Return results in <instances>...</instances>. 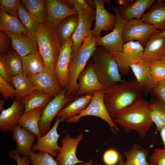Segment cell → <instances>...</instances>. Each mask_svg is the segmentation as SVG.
<instances>
[{"mask_svg":"<svg viewBox=\"0 0 165 165\" xmlns=\"http://www.w3.org/2000/svg\"><path fill=\"white\" fill-rule=\"evenodd\" d=\"M113 122L126 132L135 131L141 139L145 138L153 125L149 103L143 97L121 111Z\"/></svg>","mask_w":165,"mask_h":165,"instance_id":"1","label":"cell"},{"mask_svg":"<svg viewBox=\"0 0 165 165\" xmlns=\"http://www.w3.org/2000/svg\"><path fill=\"white\" fill-rule=\"evenodd\" d=\"M143 95L136 80L125 81L105 90L104 100L107 111L113 119L121 111L143 97Z\"/></svg>","mask_w":165,"mask_h":165,"instance_id":"2","label":"cell"},{"mask_svg":"<svg viewBox=\"0 0 165 165\" xmlns=\"http://www.w3.org/2000/svg\"><path fill=\"white\" fill-rule=\"evenodd\" d=\"M97 38L90 34L84 40L80 47L72 52L68 67V80L66 93L68 96L76 95L78 78L96 48Z\"/></svg>","mask_w":165,"mask_h":165,"instance_id":"3","label":"cell"},{"mask_svg":"<svg viewBox=\"0 0 165 165\" xmlns=\"http://www.w3.org/2000/svg\"><path fill=\"white\" fill-rule=\"evenodd\" d=\"M92 57L95 72L105 90L125 81L122 79L117 64L109 52L101 47L96 48Z\"/></svg>","mask_w":165,"mask_h":165,"instance_id":"4","label":"cell"},{"mask_svg":"<svg viewBox=\"0 0 165 165\" xmlns=\"http://www.w3.org/2000/svg\"><path fill=\"white\" fill-rule=\"evenodd\" d=\"M35 37L46 67L54 71L61 47L55 29L45 23L40 24Z\"/></svg>","mask_w":165,"mask_h":165,"instance_id":"5","label":"cell"},{"mask_svg":"<svg viewBox=\"0 0 165 165\" xmlns=\"http://www.w3.org/2000/svg\"><path fill=\"white\" fill-rule=\"evenodd\" d=\"M105 90L95 91L92 100L87 108L79 115L70 117L66 120L67 123H76L84 116H91L99 117L108 124L111 131L113 133L119 132L116 124L109 114L106 108L104 100Z\"/></svg>","mask_w":165,"mask_h":165,"instance_id":"6","label":"cell"},{"mask_svg":"<svg viewBox=\"0 0 165 165\" xmlns=\"http://www.w3.org/2000/svg\"><path fill=\"white\" fill-rule=\"evenodd\" d=\"M66 91V88L62 93L54 96L42 110L38 123L42 136L50 130L52 120L60 112L77 97L76 95L68 96Z\"/></svg>","mask_w":165,"mask_h":165,"instance_id":"7","label":"cell"},{"mask_svg":"<svg viewBox=\"0 0 165 165\" xmlns=\"http://www.w3.org/2000/svg\"><path fill=\"white\" fill-rule=\"evenodd\" d=\"M140 42L133 41L126 42L123 44L122 52H110L122 75L128 74L131 64L137 63L143 60L144 48Z\"/></svg>","mask_w":165,"mask_h":165,"instance_id":"8","label":"cell"},{"mask_svg":"<svg viewBox=\"0 0 165 165\" xmlns=\"http://www.w3.org/2000/svg\"><path fill=\"white\" fill-rule=\"evenodd\" d=\"M159 30L141 20L132 19L125 21L122 30V40L124 43L136 40L145 45L148 39Z\"/></svg>","mask_w":165,"mask_h":165,"instance_id":"9","label":"cell"},{"mask_svg":"<svg viewBox=\"0 0 165 165\" xmlns=\"http://www.w3.org/2000/svg\"><path fill=\"white\" fill-rule=\"evenodd\" d=\"M112 7L117 18L115 26L110 33L97 38L96 45L109 52H121L124 44L122 39V32L125 21L121 17L117 8L114 6Z\"/></svg>","mask_w":165,"mask_h":165,"instance_id":"10","label":"cell"},{"mask_svg":"<svg viewBox=\"0 0 165 165\" xmlns=\"http://www.w3.org/2000/svg\"><path fill=\"white\" fill-rule=\"evenodd\" d=\"M46 16L45 23L55 29L67 17L78 14L77 11L65 4L62 0H46Z\"/></svg>","mask_w":165,"mask_h":165,"instance_id":"11","label":"cell"},{"mask_svg":"<svg viewBox=\"0 0 165 165\" xmlns=\"http://www.w3.org/2000/svg\"><path fill=\"white\" fill-rule=\"evenodd\" d=\"M28 76L36 90L50 94L54 96L63 91L64 89L61 86L54 71L51 68H46L39 73Z\"/></svg>","mask_w":165,"mask_h":165,"instance_id":"12","label":"cell"},{"mask_svg":"<svg viewBox=\"0 0 165 165\" xmlns=\"http://www.w3.org/2000/svg\"><path fill=\"white\" fill-rule=\"evenodd\" d=\"M82 134L75 138H72L70 134H67L62 139V145L56 159L58 165H75L85 163L76 156V152L79 142L82 139Z\"/></svg>","mask_w":165,"mask_h":165,"instance_id":"13","label":"cell"},{"mask_svg":"<svg viewBox=\"0 0 165 165\" xmlns=\"http://www.w3.org/2000/svg\"><path fill=\"white\" fill-rule=\"evenodd\" d=\"M95 5V24L91 33L96 38L100 36L102 31H112L117 21L116 15L108 12L105 8V3L103 0H94Z\"/></svg>","mask_w":165,"mask_h":165,"instance_id":"14","label":"cell"},{"mask_svg":"<svg viewBox=\"0 0 165 165\" xmlns=\"http://www.w3.org/2000/svg\"><path fill=\"white\" fill-rule=\"evenodd\" d=\"M73 51L72 36L61 46L54 69V72L61 87L66 88L68 80V67Z\"/></svg>","mask_w":165,"mask_h":165,"instance_id":"15","label":"cell"},{"mask_svg":"<svg viewBox=\"0 0 165 165\" xmlns=\"http://www.w3.org/2000/svg\"><path fill=\"white\" fill-rule=\"evenodd\" d=\"M61 122L57 117L52 128L46 134L39 138H37L36 143L31 148L32 151H38L47 153L52 156H57L60 147L57 142L60 135L57 131V128Z\"/></svg>","mask_w":165,"mask_h":165,"instance_id":"16","label":"cell"},{"mask_svg":"<svg viewBox=\"0 0 165 165\" xmlns=\"http://www.w3.org/2000/svg\"><path fill=\"white\" fill-rule=\"evenodd\" d=\"M78 81V88L76 94L77 97L84 94H92L96 90H105L96 75L93 62L89 64L80 73Z\"/></svg>","mask_w":165,"mask_h":165,"instance_id":"17","label":"cell"},{"mask_svg":"<svg viewBox=\"0 0 165 165\" xmlns=\"http://www.w3.org/2000/svg\"><path fill=\"white\" fill-rule=\"evenodd\" d=\"M79 21L77 28L72 36L73 51H77L84 40L91 33V27L95 19V14L81 10L78 11Z\"/></svg>","mask_w":165,"mask_h":165,"instance_id":"18","label":"cell"},{"mask_svg":"<svg viewBox=\"0 0 165 165\" xmlns=\"http://www.w3.org/2000/svg\"><path fill=\"white\" fill-rule=\"evenodd\" d=\"M130 67L144 95H146L158 85V83L152 75L149 63L147 60H143L137 63L131 64Z\"/></svg>","mask_w":165,"mask_h":165,"instance_id":"19","label":"cell"},{"mask_svg":"<svg viewBox=\"0 0 165 165\" xmlns=\"http://www.w3.org/2000/svg\"><path fill=\"white\" fill-rule=\"evenodd\" d=\"M144 48L143 60L149 62L160 60L165 55V36L159 30L147 40Z\"/></svg>","mask_w":165,"mask_h":165,"instance_id":"20","label":"cell"},{"mask_svg":"<svg viewBox=\"0 0 165 165\" xmlns=\"http://www.w3.org/2000/svg\"><path fill=\"white\" fill-rule=\"evenodd\" d=\"M24 112V107L20 101L14 100L11 105L4 109L0 114V131L6 133L12 131L18 125L21 117Z\"/></svg>","mask_w":165,"mask_h":165,"instance_id":"21","label":"cell"},{"mask_svg":"<svg viewBox=\"0 0 165 165\" xmlns=\"http://www.w3.org/2000/svg\"><path fill=\"white\" fill-rule=\"evenodd\" d=\"M6 32L10 37L12 47L21 57L39 53L37 43L34 36L24 33Z\"/></svg>","mask_w":165,"mask_h":165,"instance_id":"22","label":"cell"},{"mask_svg":"<svg viewBox=\"0 0 165 165\" xmlns=\"http://www.w3.org/2000/svg\"><path fill=\"white\" fill-rule=\"evenodd\" d=\"M12 131L11 137L16 143L15 150L20 155L29 157L32 153L31 148L37 137L19 125L15 126Z\"/></svg>","mask_w":165,"mask_h":165,"instance_id":"23","label":"cell"},{"mask_svg":"<svg viewBox=\"0 0 165 165\" xmlns=\"http://www.w3.org/2000/svg\"><path fill=\"white\" fill-rule=\"evenodd\" d=\"M143 22L161 31L165 30V3L163 0L155 2L141 19Z\"/></svg>","mask_w":165,"mask_h":165,"instance_id":"24","label":"cell"},{"mask_svg":"<svg viewBox=\"0 0 165 165\" xmlns=\"http://www.w3.org/2000/svg\"><path fill=\"white\" fill-rule=\"evenodd\" d=\"M155 0H137L127 7L119 6L117 9L123 19L125 21L132 19L141 20L145 11L156 2Z\"/></svg>","mask_w":165,"mask_h":165,"instance_id":"25","label":"cell"},{"mask_svg":"<svg viewBox=\"0 0 165 165\" xmlns=\"http://www.w3.org/2000/svg\"><path fill=\"white\" fill-rule=\"evenodd\" d=\"M92 97V94L77 97L62 109L57 117L60 118L61 122H63L70 117L79 115L87 108Z\"/></svg>","mask_w":165,"mask_h":165,"instance_id":"26","label":"cell"},{"mask_svg":"<svg viewBox=\"0 0 165 165\" xmlns=\"http://www.w3.org/2000/svg\"><path fill=\"white\" fill-rule=\"evenodd\" d=\"M54 97L53 95L35 90L20 102L24 107V112L36 108L44 109Z\"/></svg>","mask_w":165,"mask_h":165,"instance_id":"27","label":"cell"},{"mask_svg":"<svg viewBox=\"0 0 165 165\" xmlns=\"http://www.w3.org/2000/svg\"><path fill=\"white\" fill-rule=\"evenodd\" d=\"M11 82L16 92L15 100L18 101H20L36 90L30 79L23 73L12 76Z\"/></svg>","mask_w":165,"mask_h":165,"instance_id":"28","label":"cell"},{"mask_svg":"<svg viewBox=\"0 0 165 165\" xmlns=\"http://www.w3.org/2000/svg\"><path fill=\"white\" fill-rule=\"evenodd\" d=\"M0 31L31 35L17 16L10 15L0 9Z\"/></svg>","mask_w":165,"mask_h":165,"instance_id":"29","label":"cell"},{"mask_svg":"<svg viewBox=\"0 0 165 165\" xmlns=\"http://www.w3.org/2000/svg\"><path fill=\"white\" fill-rule=\"evenodd\" d=\"M43 109L38 108L24 112L19 121L18 125L35 134L37 138L42 136L38 123Z\"/></svg>","mask_w":165,"mask_h":165,"instance_id":"30","label":"cell"},{"mask_svg":"<svg viewBox=\"0 0 165 165\" xmlns=\"http://www.w3.org/2000/svg\"><path fill=\"white\" fill-rule=\"evenodd\" d=\"M149 151L139 144H133L130 149L124 152L126 161L123 165H151L147 160Z\"/></svg>","mask_w":165,"mask_h":165,"instance_id":"31","label":"cell"},{"mask_svg":"<svg viewBox=\"0 0 165 165\" xmlns=\"http://www.w3.org/2000/svg\"><path fill=\"white\" fill-rule=\"evenodd\" d=\"M78 21V14L72 15L63 20L55 28L56 34L61 46L75 31Z\"/></svg>","mask_w":165,"mask_h":165,"instance_id":"32","label":"cell"},{"mask_svg":"<svg viewBox=\"0 0 165 165\" xmlns=\"http://www.w3.org/2000/svg\"><path fill=\"white\" fill-rule=\"evenodd\" d=\"M23 73L27 76L33 75L46 68L43 60L39 53L22 57Z\"/></svg>","mask_w":165,"mask_h":165,"instance_id":"33","label":"cell"},{"mask_svg":"<svg viewBox=\"0 0 165 165\" xmlns=\"http://www.w3.org/2000/svg\"><path fill=\"white\" fill-rule=\"evenodd\" d=\"M20 1L39 24L45 23L46 16L45 0H22Z\"/></svg>","mask_w":165,"mask_h":165,"instance_id":"34","label":"cell"},{"mask_svg":"<svg viewBox=\"0 0 165 165\" xmlns=\"http://www.w3.org/2000/svg\"><path fill=\"white\" fill-rule=\"evenodd\" d=\"M152 121L156 126V131L160 132L165 125V103L157 98L149 103Z\"/></svg>","mask_w":165,"mask_h":165,"instance_id":"35","label":"cell"},{"mask_svg":"<svg viewBox=\"0 0 165 165\" xmlns=\"http://www.w3.org/2000/svg\"><path fill=\"white\" fill-rule=\"evenodd\" d=\"M3 54L12 77L23 73L22 57L12 46L8 51Z\"/></svg>","mask_w":165,"mask_h":165,"instance_id":"36","label":"cell"},{"mask_svg":"<svg viewBox=\"0 0 165 165\" xmlns=\"http://www.w3.org/2000/svg\"><path fill=\"white\" fill-rule=\"evenodd\" d=\"M17 16L30 33L35 37L40 24L29 13L20 1L17 11Z\"/></svg>","mask_w":165,"mask_h":165,"instance_id":"37","label":"cell"},{"mask_svg":"<svg viewBox=\"0 0 165 165\" xmlns=\"http://www.w3.org/2000/svg\"><path fill=\"white\" fill-rule=\"evenodd\" d=\"M62 1L70 8L76 9L78 12L79 11L84 10L95 14V10L94 9L95 7L94 0H64Z\"/></svg>","mask_w":165,"mask_h":165,"instance_id":"38","label":"cell"},{"mask_svg":"<svg viewBox=\"0 0 165 165\" xmlns=\"http://www.w3.org/2000/svg\"><path fill=\"white\" fill-rule=\"evenodd\" d=\"M29 157L32 165H58L52 156L45 152L32 151Z\"/></svg>","mask_w":165,"mask_h":165,"instance_id":"39","label":"cell"},{"mask_svg":"<svg viewBox=\"0 0 165 165\" xmlns=\"http://www.w3.org/2000/svg\"><path fill=\"white\" fill-rule=\"evenodd\" d=\"M152 75L156 82L165 81V63L157 61L149 62Z\"/></svg>","mask_w":165,"mask_h":165,"instance_id":"40","label":"cell"},{"mask_svg":"<svg viewBox=\"0 0 165 165\" xmlns=\"http://www.w3.org/2000/svg\"><path fill=\"white\" fill-rule=\"evenodd\" d=\"M20 1L0 0V8L9 14L17 16V11Z\"/></svg>","mask_w":165,"mask_h":165,"instance_id":"41","label":"cell"},{"mask_svg":"<svg viewBox=\"0 0 165 165\" xmlns=\"http://www.w3.org/2000/svg\"><path fill=\"white\" fill-rule=\"evenodd\" d=\"M0 92L5 100L9 98H15L16 94L15 89L13 86L0 76Z\"/></svg>","mask_w":165,"mask_h":165,"instance_id":"42","label":"cell"},{"mask_svg":"<svg viewBox=\"0 0 165 165\" xmlns=\"http://www.w3.org/2000/svg\"><path fill=\"white\" fill-rule=\"evenodd\" d=\"M149 160L151 165H165V148H156Z\"/></svg>","mask_w":165,"mask_h":165,"instance_id":"43","label":"cell"},{"mask_svg":"<svg viewBox=\"0 0 165 165\" xmlns=\"http://www.w3.org/2000/svg\"><path fill=\"white\" fill-rule=\"evenodd\" d=\"M120 156L117 150L110 149L107 150L104 154V162L106 165H115L119 161Z\"/></svg>","mask_w":165,"mask_h":165,"instance_id":"44","label":"cell"},{"mask_svg":"<svg viewBox=\"0 0 165 165\" xmlns=\"http://www.w3.org/2000/svg\"><path fill=\"white\" fill-rule=\"evenodd\" d=\"M7 156L10 158L13 159L16 162L17 165H30L31 161L29 156H21L15 150H9Z\"/></svg>","mask_w":165,"mask_h":165,"instance_id":"45","label":"cell"},{"mask_svg":"<svg viewBox=\"0 0 165 165\" xmlns=\"http://www.w3.org/2000/svg\"><path fill=\"white\" fill-rule=\"evenodd\" d=\"M11 41L9 36L5 31H0V52L4 54L11 47Z\"/></svg>","mask_w":165,"mask_h":165,"instance_id":"46","label":"cell"},{"mask_svg":"<svg viewBox=\"0 0 165 165\" xmlns=\"http://www.w3.org/2000/svg\"><path fill=\"white\" fill-rule=\"evenodd\" d=\"M0 76L13 86L11 82L12 76L5 62L3 55L0 54Z\"/></svg>","mask_w":165,"mask_h":165,"instance_id":"47","label":"cell"},{"mask_svg":"<svg viewBox=\"0 0 165 165\" xmlns=\"http://www.w3.org/2000/svg\"><path fill=\"white\" fill-rule=\"evenodd\" d=\"M150 92L157 98L165 103V81L159 82Z\"/></svg>","mask_w":165,"mask_h":165,"instance_id":"48","label":"cell"},{"mask_svg":"<svg viewBox=\"0 0 165 165\" xmlns=\"http://www.w3.org/2000/svg\"><path fill=\"white\" fill-rule=\"evenodd\" d=\"M118 4L123 5V6L127 7L130 6L134 3V0H118L116 1Z\"/></svg>","mask_w":165,"mask_h":165,"instance_id":"49","label":"cell"},{"mask_svg":"<svg viewBox=\"0 0 165 165\" xmlns=\"http://www.w3.org/2000/svg\"><path fill=\"white\" fill-rule=\"evenodd\" d=\"M160 133L163 143L164 148H165V125L162 128Z\"/></svg>","mask_w":165,"mask_h":165,"instance_id":"50","label":"cell"},{"mask_svg":"<svg viewBox=\"0 0 165 165\" xmlns=\"http://www.w3.org/2000/svg\"><path fill=\"white\" fill-rule=\"evenodd\" d=\"M5 102V101L4 100H0V112H1L4 109V105Z\"/></svg>","mask_w":165,"mask_h":165,"instance_id":"51","label":"cell"},{"mask_svg":"<svg viewBox=\"0 0 165 165\" xmlns=\"http://www.w3.org/2000/svg\"><path fill=\"white\" fill-rule=\"evenodd\" d=\"M78 165H99L97 164H93L92 163V160H91L88 162L85 163H84L78 164Z\"/></svg>","mask_w":165,"mask_h":165,"instance_id":"52","label":"cell"},{"mask_svg":"<svg viewBox=\"0 0 165 165\" xmlns=\"http://www.w3.org/2000/svg\"><path fill=\"white\" fill-rule=\"evenodd\" d=\"M124 163V162L123 158V156H120L118 165H123Z\"/></svg>","mask_w":165,"mask_h":165,"instance_id":"53","label":"cell"},{"mask_svg":"<svg viewBox=\"0 0 165 165\" xmlns=\"http://www.w3.org/2000/svg\"><path fill=\"white\" fill-rule=\"evenodd\" d=\"M158 61L165 63V55L163 56L160 60Z\"/></svg>","mask_w":165,"mask_h":165,"instance_id":"54","label":"cell"},{"mask_svg":"<svg viewBox=\"0 0 165 165\" xmlns=\"http://www.w3.org/2000/svg\"><path fill=\"white\" fill-rule=\"evenodd\" d=\"M163 34L164 35V36H165V30L164 31H163Z\"/></svg>","mask_w":165,"mask_h":165,"instance_id":"55","label":"cell"},{"mask_svg":"<svg viewBox=\"0 0 165 165\" xmlns=\"http://www.w3.org/2000/svg\"><path fill=\"white\" fill-rule=\"evenodd\" d=\"M163 1H164V2H165V0H163Z\"/></svg>","mask_w":165,"mask_h":165,"instance_id":"56","label":"cell"}]
</instances>
